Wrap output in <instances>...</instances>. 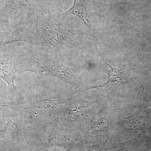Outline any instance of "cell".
Wrapping results in <instances>:
<instances>
[{
    "label": "cell",
    "instance_id": "cell-2",
    "mask_svg": "<svg viewBox=\"0 0 151 151\" xmlns=\"http://www.w3.org/2000/svg\"><path fill=\"white\" fill-rule=\"evenodd\" d=\"M100 56L105 61L107 65L110 67L108 70V81L105 83H101L94 86H87L86 90L92 89H100L103 93L107 94V96L112 101V98L115 92L120 86L124 84H129V76L126 73L123 72L120 69L116 68L109 65L100 53Z\"/></svg>",
    "mask_w": 151,
    "mask_h": 151
},
{
    "label": "cell",
    "instance_id": "cell-5",
    "mask_svg": "<svg viewBox=\"0 0 151 151\" xmlns=\"http://www.w3.org/2000/svg\"><path fill=\"white\" fill-rule=\"evenodd\" d=\"M18 63L11 60H3L0 61V77L8 84L11 90L17 92L14 80L16 76Z\"/></svg>",
    "mask_w": 151,
    "mask_h": 151
},
{
    "label": "cell",
    "instance_id": "cell-3",
    "mask_svg": "<svg viewBox=\"0 0 151 151\" xmlns=\"http://www.w3.org/2000/svg\"><path fill=\"white\" fill-rule=\"evenodd\" d=\"M72 14L78 18L81 23L90 32L89 38L93 37L97 40L98 45L99 43L98 39L95 36V32L92 27L91 17L84 0H73V6L70 9L65 12L60 14V16L62 19H64L65 17L68 15Z\"/></svg>",
    "mask_w": 151,
    "mask_h": 151
},
{
    "label": "cell",
    "instance_id": "cell-4",
    "mask_svg": "<svg viewBox=\"0 0 151 151\" xmlns=\"http://www.w3.org/2000/svg\"><path fill=\"white\" fill-rule=\"evenodd\" d=\"M48 74L73 86L80 87L82 85L68 66L53 60H51Z\"/></svg>",
    "mask_w": 151,
    "mask_h": 151
},
{
    "label": "cell",
    "instance_id": "cell-1",
    "mask_svg": "<svg viewBox=\"0 0 151 151\" xmlns=\"http://www.w3.org/2000/svg\"><path fill=\"white\" fill-rule=\"evenodd\" d=\"M34 19L36 43L58 51H69L79 47L77 35L68 29L49 12L39 15Z\"/></svg>",
    "mask_w": 151,
    "mask_h": 151
}]
</instances>
